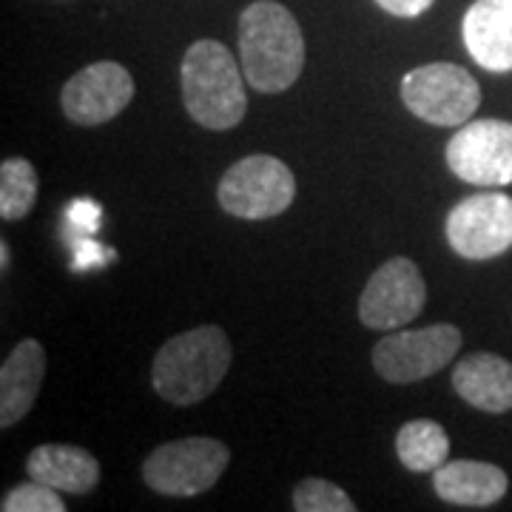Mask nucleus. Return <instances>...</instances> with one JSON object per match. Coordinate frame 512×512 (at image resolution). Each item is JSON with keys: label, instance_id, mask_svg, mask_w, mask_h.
Masks as SVG:
<instances>
[{"label": "nucleus", "instance_id": "2eb2a0df", "mask_svg": "<svg viewBox=\"0 0 512 512\" xmlns=\"http://www.w3.org/2000/svg\"><path fill=\"white\" fill-rule=\"evenodd\" d=\"M456 393L476 410L507 413L512 410V365L495 353H470L453 367Z\"/></svg>", "mask_w": 512, "mask_h": 512}, {"label": "nucleus", "instance_id": "f3484780", "mask_svg": "<svg viewBox=\"0 0 512 512\" xmlns=\"http://www.w3.org/2000/svg\"><path fill=\"white\" fill-rule=\"evenodd\" d=\"M396 456L410 473H436L450 456L447 430L433 419H413L396 433Z\"/></svg>", "mask_w": 512, "mask_h": 512}, {"label": "nucleus", "instance_id": "b1692460", "mask_svg": "<svg viewBox=\"0 0 512 512\" xmlns=\"http://www.w3.org/2000/svg\"><path fill=\"white\" fill-rule=\"evenodd\" d=\"M0 262H3V274L9 271V245L6 242H0Z\"/></svg>", "mask_w": 512, "mask_h": 512}, {"label": "nucleus", "instance_id": "0eeeda50", "mask_svg": "<svg viewBox=\"0 0 512 512\" xmlns=\"http://www.w3.org/2000/svg\"><path fill=\"white\" fill-rule=\"evenodd\" d=\"M456 325H430L421 330H390L373 348V367L390 384H413L444 370L461 350Z\"/></svg>", "mask_w": 512, "mask_h": 512}, {"label": "nucleus", "instance_id": "5701e85b", "mask_svg": "<svg viewBox=\"0 0 512 512\" xmlns=\"http://www.w3.org/2000/svg\"><path fill=\"white\" fill-rule=\"evenodd\" d=\"M103 251H109V248H100V245H94V242H80L77 245V256H74V268H92V265H103L106 262V254Z\"/></svg>", "mask_w": 512, "mask_h": 512}, {"label": "nucleus", "instance_id": "423d86ee", "mask_svg": "<svg viewBox=\"0 0 512 512\" xmlns=\"http://www.w3.org/2000/svg\"><path fill=\"white\" fill-rule=\"evenodd\" d=\"M402 103L433 126H464L481 106V86L458 63H427L404 74Z\"/></svg>", "mask_w": 512, "mask_h": 512}, {"label": "nucleus", "instance_id": "6e6552de", "mask_svg": "<svg viewBox=\"0 0 512 512\" xmlns=\"http://www.w3.org/2000/svg\"><path fill=\"white\" fill-rule=\"evenodd\" d=\"M447 165L461 183L501 188L512 183L510 120H467L447 143Z\"/></svg>", "mask_w": 512, "mask_h": 512}, {"label": "nucleus", "instance_id": "39448f33", "mask_svg": "<svg viewBox=\"0 0 512 512\" xmlns=\"http://www.w3.org/2000/svg\"><path fill=\"white\" fill-rule=\"evenodd\" d=\"M231 461V450L208 436H188V439L160 444L143 464L146 484L160 495L171 498H194L208 493Z\"/></svg>", "mask_w": 512, "mask_h": 512}, {"label": "nucleus", "instance_id": "20e7f679", "mask_svg": "<svg viewBox=\"0 0 512 512\" xmlns=\"http://www.w3.org/2000/svg\"><path fill=\"white\" fill-rule=\"evenodd\" d=\"M296 197L293 171L271 154L242 157L222 174L217 200L237 220H271L291 208Z\"/></svg>", "mask_w": 512, "mask_h": 512}, {"label": "nucleus", "instance_id": "aec40b11", "mask_svg": "<svg viewBox=\"0 0 512 512\" xmlns=\"http://www.w3.org/2000/svg\"><path fill=\"white\" fill-rule=\"evenodd\" d=\"M60 490L43 484V481H26L12 487L9 493L3 495V512H66V504L60 501Z\"/></svg>", "mask_w": 512, "mask_h": 512}, {"label": "nucleus", "instance_id": "4be33fe9", "mask_svg": "<svg viewBox=\"0 0 512 512\" xmlns=\"http://www.w3.org/2000/svg\"><path fill=\"white\" fill-rule=\"evenodd\" d=\"M66 217H69L72 225H80V228H86V231H94V228H97V222H100V208L89 200L72 202V208H69V214H66Z\"/></svg>", "mask_w": 512, "mask_h": 512}, {"label": "nucleus", "instance_id": "dca6fc26", "mask_svg": "<svg viewBox=\"0 0 512 512\" xmlns=\"http://www.w3.org/2000/svg\"><path fill=\"white\" fill-rule=\"evenodd\" d=\"M26 473L35 481H43L60 493L86 495L100 481L97 458L77 444H40L29 453Z\"/></svg>", "mask_w": 512, "mask_h": 512}, {"label": "nucleus", "instance_id": "412c9836", "mask_svg": "<svg viewBox=\"0 0 512 512\" xmlns=\"http://www.w3.org/2000/svg\"><path fill=\"white\" fill-rule=\"evenodd\" d=\"M376 3L396 18H419L436 0H376Z\"/></svg>", "mask_w": 512, "mask_h": 512}, {"label": "nucleus", "instance_id": "9b49d317", "mask_svg": "<svg viewBox=\"0 0 512 512\" xmlns=\"http://www.w3.org/2000/svg\"><path fill=\"white\" fill-rule=\"evenodd\" d=\"M134 97V77L114 60H100L69 77L60 94L63 114L77 126H103Z\"/></svg>", "mask_w": 512, "mask_h": 512}, {"label": "nucleus", "instance_id": "1a4fd4ad", "mask_svg": "<svg viewBox=\"0 0 512 512\" xmlns=\"http://www.w3.org/2000/svg\"><path fill=\"white\" fill-rule=\"evenodd\" d=\"M427 305V285L419 265L407 256L387 259L367 279L359 299V319L370 330H399Z\"/></svg>", "mask_w": 512, "mask_h": 512}, {"label": "nucleus", "instance_id": "f03ea898", "mask_svg": "<svg viewBox=\"0 0 512 512\" xmlns=\"http://www.w3.org/2000/svg\"><path fill=\"white\" fill-rule=\"evenodd\" d=\"M231 367V342L217 325L171 336L154 356L151 384L157 396L174 407H191L208 399Z\"/></svg>", "mask_w": 512, "mask_h": 512}, {"label": "nucleus", "instance_id": "7ed1b4c3", "mask_svg": "<svg viewBox=\"0 0 512 512\" xmlns=\"http://www.w3.org/2000/svg\"><path fill=\"white\" fill-rule=\"evenodd\" d=\"M242 74L231 49L220 40L191 43L180 66L183 103L191 120L211 131L239 126L248 111Z\"/></svg>", "mask_w": 512, "mask_h": 512}, {"label": "nucleus", "instance_id": "9d476101", "mask_svg": "<svg viewBox=\"0 0 512 512\" xmlns=\"http://www.w3.org/2000/svg\"><path fill=\"white\" fill-rule=\"evenodd\" d=\"M450 248L464 259H493L512 248V197L498 191L473 194L453 205L444 222Z\"/></svg>", "mask_w": 512, "mask_h": 512}, {"label": "nucleus", "instance_id": "f8f14e48", "mask_svg": "<svg viewBox=\"0 0 512 512\" xmlns=\"http://www.w3.org/2000/svg\"><path fill=\"white\" fill-rule=\"evenodd\" d=\"M461 37L481 69L512 72V0H476L464 12Z\"/></svg>", "mask_w": 512, "mask_h": 512}, {"label": "nucleus", "instance_id": "4468645a", "mask_svg": "<svg viewBox=\"0 0 512 512\" xmlns=\"http://www.w3.org/2000/svg\"><path fill=\"white\" fill-rule=\"evenodd\" d=\"M433 487H436V495L447 504L493 507L507 495L510 478L490 461L458 458V461H444L433 473Z\"/></svg>", "mask_w": 512, "mask_h": 512}, {"label": "nucleus", "instance_id": "ddd939ff", "mask_svg": "<svg viewBox=\"0 0 512 512\" xmlns=\"http://www.w3.org/2000/svg\"><path fill=\"white\" fill-rule=\"evenodd\" d=\"M46 376V350L37 339L18 342L0 367V427L9 430L35 404Z\"/></svg>", "mask_w": 512, "mask_h": 512}, {"label": "nucleus", "instance_id": "a211bd4d", "mask_svg": "<svg viewBox=\"0 0 512 512\" xmlns=\"http://www.w3.org/2000/svg\"><path fill=\"white\" fill-rule=\"evenodd\" d=\"M37 200L35 165L23 157L0 163V217L6 222L23 220Z\"/></svg>", "mask_w": 512, "mask_h": 512}, {"label": "nucleus", "instance_id": "f257e3e1", "mask_svg": "<svg viewBox=\"0 0 512 512\" xmlns=\"http://www.w3.org/2000/svg\"><path fill=\"white\" fill-rule=\"evenodd\" d=\"M239 63L245 80L259 94L288 92L305 66V37L293 18L276 0H254L237 26Z\"/></svg>", "mask_w": 512, "mask_h": 512}, {"label": "nucleus", "instance_id": "6ab92c4d", "mask_svg": "<svg viewBox=\"0 0 512 512\" xmlns=\"http://www.w3.org/2000/svg\"><path fill=\"white\" fill-rule=\"evenodd\" d=\"M296 512H356V501L328 478H302L293 490Z\"/></svg>", "mask_w": 512, "mask_h": 512}]
</instances>
